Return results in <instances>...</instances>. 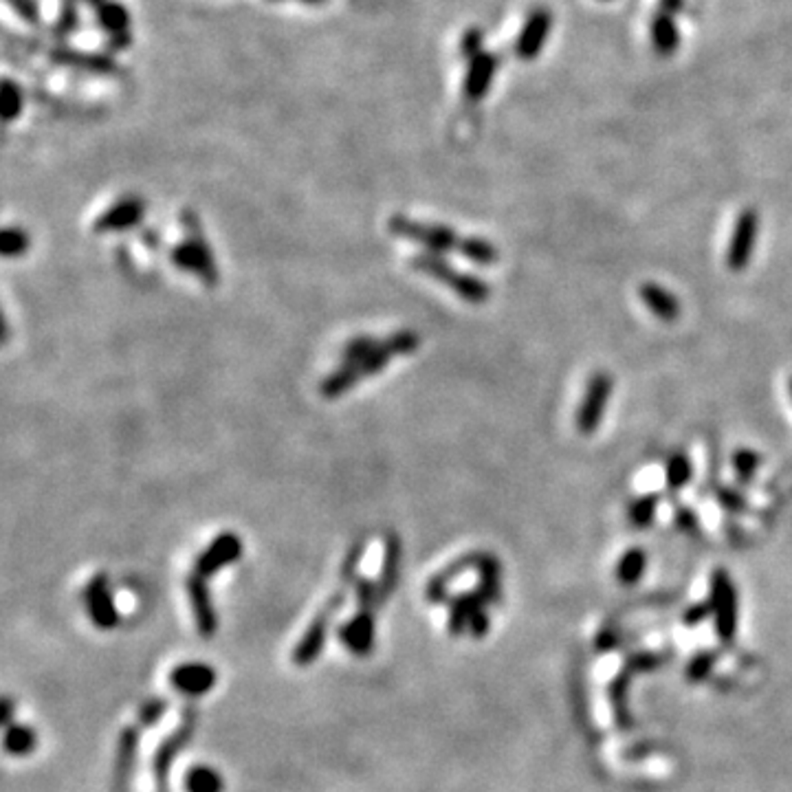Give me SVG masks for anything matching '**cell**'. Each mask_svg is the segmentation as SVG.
<instances>
[{
  "label": "cell",
  "mask_w": 792,
  "mask_h": 792,
  "mask_svg": "<svg viewBox=\"0 0 792 792\" xmlns=\"http://www.w3.org/2000/svg\"><path fill=\"white\" fill-rule=\"evenodd\" d=\"M660 498L658 495H643V498L634 500L630 504V510H627V518L634 527L639 528H648L656 518V509H658Z\"/></svg>",
  "instance_id": "obj_33"
},
{
  "label": "cell",
  "mask_w": 792,
  "mask_h": 792,
  "mask_svg": "<svg viewBox=\"0 0 792 792\" xmlns=\"http://www.w3.org/2000/svg\"><path fill=\"white\" fill-rule=\"evenodd\" d=\"M718 502L724 506L726 510H731V513H744L748 506L747 500H744V495L738 494V491H733V489H720Z\"/></svg>",
  "instance_id": "obj_43"
},
{
  "label": "cell",
  "mask_w": 792,
  "mask_h": 792,
  "mask_svg": "<svg viewBox=\"0 0 792 792\" xmlns=\"http://www.w3.org/2000/svg\"><path fill=\"white\" fill-rule=\"evenodd\" d=\"M145 216V200L139 196H126V199L117 200L112 208L106 209L100 218L95 220L93 229L95 233H112V232H126L130 227H137Z\"/></svg>",
  "instance_id": "obj_15"
},
{
  "label": "cell",
  "mask_w": 792,
  "mask_h": 792,
  "mask_svg": "<svg viewBox=\"0 0 792 792\" xmlns=\"http://www.w3.org/2000/svg\"><path fill=\"white\" fill-rule=\"evenodd\" d=\"M788 392H790V396H792V379L788 381Z\"/></svg>",
  "instance_id": "obj_49"
},
{
  "label": "cell",
  "mask_w": 792,
  "mask_h": 792,
  "mask_svg": "<svg viewBox=\"0 0 792 792\" xmlns=\"http://www.w3.org/2000/svg\"><path fill=\"white\" fill-rule=\"evenodd\" d=\"M691 473H693V467H691V461H689V456H684V453H674V456L667 461V469H665V480H667L669 489L681 491L682 486L689 485V480H691Z\"/></svg>",
  "instance_id": "obj_31"
},
{
  "label": "cell",
  "mask_w": 792,
  "mask_h": 792,
  "mask_svg": "<svg viewBox=\"0 0 792 792\" xmlns=\"http://www.w3.org/2000/svg\"><path fill=\"white\" fill-rule=\"evenodd\" d=\"M462 256H465L467 260L476 262V265L486 266V265H495V262H498V257H500V253H498V247H495L494 242L485 241V238L467 236V242H465V249H462Z\"/></svg>",
  "instance_id": "obj_32"
},
{
  "label": "cell",
  "mask_w": 792,
  "mask_h": 792,
  "mask_svg": "<svg viewBox=\"0 0 792 792\" xmlns=\"http://www.w3.org/2000/svg\"><path fill=\"white\" fill-rule=\"evenodd\" d=\"M187 597H190L192 612H194L196 627H199V634L203 639H214L218 630V616L216 608L212 603V592H209V585L205 581V576L192 573L185 581Z\"/></svg>",
  "instance_id": "obj_12"
},
{
  "label": "cell",
  "mask_w": 792,
  "mask_h": 792,
  "mask_svg": "<svg viewBox=\"0 0 792 792\" xmlns=\"http://www.w3.org/2000/svg\"><path fill=\"white\" fill-rule=\"evenodd\" d=\"M486 608L489 606L485 603V599H480V601L476 603V608H473L471 618H469V634H471L473 639H482V636L489 632L491 621L489 616H486Z\"/></svg>",
  "instance_id": "obj_41"
},
{
  "label": "cell",
  "mask_w": 792,
  "mask_h": 792,
  "mask_svg": "<svg viewBox=\"0 0 792 792\" xmlns=\"http://www.w3.org/2000/svg\"><path fill=\"white\" fill-rule=\"evenodd\" d=\"M185 790L187 792H223L225 781L216 768L199 763V766H194L187 771Z\"/></svg>",
  "instance_id": "obj_29"
},
{
  "label": "cell",
  "mask_w": 792,
  "mask_h": 792,
  "mask_svg": "<svg viewBox=\"0 0 792 792\" xmlns=\"http://www.w3.org/2000/svg\"><path fill=\"white\" fill-rule=\"evenodd\" d=\"M344 601L346 594L335 592L331 599H328L326 606L315 614V618H313L311 625L306 627V632H304V636L298 641V645L293 648V654H290V658H293V663L298 665V667H308V665H313L317 658H320L322 651H324L332 616L339 612Z\"/></svg>",
  "instance_id": "obj_5"
},
{
  "label": "cell",
  "mask_w": 792,
  "mask_h": 792,
  "mask_svg": "<svg viewBox=\"0 0 792 792\" xmlns=\"http://www.w3.org/2000/svg\"><path fill=\"white\" fill-rule=\"evenodd\" d=\"M759 236V214L755 209H744L735 220L733 236H731L729 251H726V265L731 271L739 274L751 262L755 241Z\"/></svg>",
  "instance_id": "obj_9"
},
{
  "label": "cell",
  "mask_w": 792,
  "mask_h": 792,
  "mask_svg": "<svg viewBox=\"0 0 792 792\" xmlns=\"http://www.w3.org/2000/svg\"><path fill=\"white\" fill-rule=\"evenodd\" d=\"M167 706H170V702L166 698H150V700H145L137 711L139 729H152V726H157L163 720V715L167 714Z\"/></svg>",
  "instance_id": "obj_34"
},
{
  "label": "cell",
  "mask_w": 792,
  "mask_h": 792,
  "mask_svg": "<svg viewBox=\"0 0 792 792\" xmlns=\"http://www.w3.org/2000/svg\"><path fill=\"white\" fill-rule=\"evenodd\" d=\"M552 27V16L546 9H537L524 22L522 31L518 36V45L515 51L522 60H535L542 53L543 45H546L548 34H551Z\"/></svg>",
  "instance_id": "obj_17"
},
{
  "label": "cell",
  "mask_w": 792,
  "mask_h": 792,
  "mask_svg": "<svg viewBox=\"0 0 792 792\" xmlns=\"http://www.w3.org/2000/svg\"><path fill=\"white\" fill-rule=\"evenodd\" d=\"M678 519V527L687 533H696L698 531V518L693 515L691 509H681L676 515Z\"/></svg>",
  "instance_id": "obj_46"
},
{
  "label": "cell",
  "mask_w": 792,
  "mask_h": 792,
  "mask_svg": "<svg viewBox=\"0 0 792 792\" xmlns=\"http://www.w3.org/2000/svg\"><path fill=\"white\" fill-rule=\"evenodd\" d=\"M372 610H357L350 621L339 625L337 636L341 643L355 656H370L374 649V632H377V618Z\"/></svg>",
  "instance_id": "obj_13"
},
{
  "label": "cell",
  "mask_w": 792,
  "mask_h": 792,
  "mask_svg": "<svg viewBox=\"0 0 792 792\" xmlns=\"http://www.w3.org/2000/svg\"><path fill=\"white\" fill-rule=\"evenodd\" d=\"M25 109V93L20 84L13 82L12 78L3 79V91H0V115L4 124H12L13 119L22 115Z\"/></svg>",
  "instance_id": "obj_30"
},
{
  "label": "cell",
  "mask_w": 792,
  "mask_h": 792,
  "mask_svg": "<svg viewBox=\"0 0 792 792\" xmlns=\"http://www.w3.org/2000/svg\"><path fill=\"white\" fill-rule=\"evenodd\" d=\"M196 720H199V714L194 709H187L183 714L181 724L159 744V748L154 751L152 757V775H154V784H157L159 792H167V781H170V771H172V763L175 759L181 755L183 751L187 748V744L192 742L196 733Z\"/></svg>",
  "instance_id": "obj_6"
},
{
  "label": "cell",
  "mask_w": 792,
  "mask_h": 792,
  "mask_svg": "<svg viewBox=\"0 0 792 792\" xmlns=\"http://www.w3.org/2000/svg\"><path fill=\"white\" fill-rule=\"evenodd\" d=\"M95 16L109 37L130 34V12L121 3L104 0V3H100L95 7Z\"/></svg>",
  "instance_id": "obj_24"
},
{
  "label": "cell",
  "mask_w": 792,
  "mask_h": 792,
  "mask_svg": "<svg viewBox=\"0 0 792 792\" xmlns=\"http://www.w3.org/2000/svg\"><path fill=\"white\" fill-rule=\"evenodd\" d=\"M419 346H420V337L419 332L414 331H398L395 335L388 337V339H379L377 348H374L368 357L357 361V363H341L331 377H326L320 388L322 396L331 398V401L332 398L344 396L346 392L353 390L359 381L381 372V370L395 357L412 355Z\"/></svg>",
  "instance_id": "obj_1"
},
{
  "label": "cell",
  "mask_w": 792,
  "mask_h": 792,
  "mask_svg": "<svg viewBox=\"0 0 792 792\" xmlns=\"http://www.w3.org/2000/svg\"><path fill=\"white\" fill-rule=\"evenodd\" d=\"M355 597H357L359 610L377 612L379 608H381L377 581L368 579V576H357V579H355Z\"/></svg>",
  "instance_id": "obj_35"
},
{
  "label": "cell",
  "mask_w": 792,
  "mask_h": 792,
  "mask_svg": "<svg viewBox=\"0 0 792 792\" xmlns=\"http://www.w3.org/2000/svg\"><path fill=\"white\" fill-rule=\"evenodd\" d=\"M639 295L641 302L645 304V308H648L649 313H654V315L658 317L660 322H665V324H672V322H676L678 317H681L682 306L681 302H678V298L672 293V290L660 287V284L645 282L643 287L639 289Z\"/></svg>",
  "instance_id": "obj_21"
},
{
  "label": "cell",
  "mask_w": 792,
  "mask_h": 792,
  "mask_svg": "<svg viewBox=\"0 0 792 792\" xmlns=\"http://www.w3.org/2000/svg\"><path fill=\"white\" fill-rule=\"evenodd\" d=\"M715 660H718V654H715V651H700V654L693 656L691 663H689L687 667L689 681L693 682L705 681V678L711 674V669H714Z\"/></svg>",
  "instance_id": "obj_38"
},
{
  "label": "cell",
  "mask_w": 792,
  "mask_h": 792,
  "mask_svg": "<svg viewBox=\"0 0 792 792\" xmlns=\"http://www.w3.org/2000/svg\"><path fill=\"white\" fill-rule=\"evenodd\" d=\"M363 551H365L363 540H357L353 543V546H350L348 555H346L344 564H341V581H344V584H350V581H355L359 576L357 568H359L361 557H363Z\"/></svg>",
  "instance_id": "obj_40"
},
{
  "label": "cell",
  "mask_w": 792,
  "mask_h": 792,
  "mask_svg": "<svg viewBox=\"0 0 792 792\" xmlns=\"http://www.w3.org/2000/svg\"><path fill=\"white\" fill-rule=\"evenodd\" d=\"M478 559H480V552H469V555H462L461 559L452 561L445 570H440L438 575H434L429 579L428 588H425V594H428L429 603H445L449 601V585L456 576H461L462 573H467L469 568H476Z\"/></svg>",
  "instance_id": "obj_22"
},
{
  "label": "cell",
  "mask_w": 792,
  "mask_h": 792,
  "mask_svg": "<svg viewBox=\"0 0 792 792\" xmlns=\"http://www.w3.org/2000/svg\"><path fill=\"white\" fill-rule=\"evenodd\" d=\"M612 388L614 381L608 372H597L592 379H590L575 419L579 434L590 436L597 432L599 425H601L603 420V414H606L608 410V401H610Z\"/></svg>",
  "instance_id": "obj_8"
},
{
  "label": "cell",
  "mask_w": 792,
  "mask_h": 792,
  "mask_svg": "<svg viewBox=\"0 0 792 792\" xmlns=\"http://www.w3.org/2000/svg\"><path fill=\"white\" fill-rule=\"evenodd\" d=\"M298 3H302V4H324L326 0H298Z\"/></svg>",
  "instance_id": "obj_48"
},
{
  "label": "cell",
  "mask_w": 792,
  "mask_h": 792,
  "mask_svg": "<svg viewBox=\"0 0 792 792\" xmlns=\"http://www.w3.org/2000/svg\"><path fill=\"white\" fill-rule=\"evenodd\" d=\"M401 559H403V546L401 540L395 531L386 533V548H383V564L381 573H379L377 588H379V601L383 603L392 597V592L398 585V576H401Z\"/></svg>",
  "instance_id": "obj_20"
},
{
  "label": "cell",
  "mask_w": 792,
  "mask_h": 792,
  "mask_svg": "<svg viewBox=\"0 0 792 792\" xmlns=\"http://www.w3.org/2000/svg\"><path fill=\"white\" fill-rule=\"evenodd\" d=\"M269 3H282V0H269Z\"/></svg>",
  "instance_id": "obj_50"
},
{
  "label": "cell",
  "mask_w": 792,
  "mask_h": 792,
  "mask_svg": "<svg viewBox=\"0 0 792 792\" xmlns=\"http://www.w3.org/2000/svg\"><path fill=\"white\" fill-rule=\"evenodd\" d=\"M29 249V236L20 227H7L3 232V256L18 257Z\"/></svg>",
  "instance_id": "obj_37"
},
{
  "label": "cell",
  "mask_w": 792,
  "mask_h": 792,
  "mask_svg": "<svg viewBox=\"0 0 792 792\" xmlns=\"http://www.w3.org/2000/svg\"><path fill=\"white\" fill-rule=\"evenodd\" d=\"M78 27V3L75 0H64L62 12H60L58 22L53 27V34L58 37H67Z\"/></svg>",
  "instance_id": "obj_39"
},
{
  "label": "cell",
  "mask_w": 792,
  "mask_h": 792,
  "mask_svg": "<svg viewBox=\"0 0 792 792\" xmlns=\"http://www.w3.org/2000/svg\"><path fill=\"white\" fill-rule=\"evenodd\" d=\"M388 232L392 236L419 242L428 251L440 253V256L449 251L462 253L467 242V236H461L452 227H447V225L420 223V220L401 216V214H395V216L388 220Z\"/></svg>",
  "instance_id": "obj_4"
},
{
  "label": "cell",
  "mask_w": 792,
  "mask_h": 792,
  "mask_svg": "<svg viewBox=\"0 0 792 792\" xmlns=\"http://www.w3.org/2000/svg\"><path fill=\"white\" fill-rule=\"evenodd\" d=\"M759 465H762V456L751 449H739V452L733 453V467L735 473L742 482H751L753 476L757 473Z\"/></svg>",
  "instance_id": "obj_36"
},
{
  "label": "cell",
  "mask_w": 792,
  "mask_h": 792,
  "mask_svg": "<svg viewBox=\"0 0 792 792\" xmlns=\"http://www.w3.org/2000/svg\"><path fill=\"white\" fill-rule=\"evenodd\" d=\"M711 608H714V621L718 639L724 645H731L738 632V592L726 570H715L711 576Z\"/></svg>",
  "instance_id": "obj_7"
},
{
  "label": "cell",
  "mask_w": 792,
  "mask_h": 792,
  "mask_svg": "<svg viewBox=\"0 0 792 792\" xmlns=\"http://www.w3.org/2000/svg\"><path fill=\"white\" fill-rule=\"evenodd\" d=\"M651 42H654L656 49L665 55L676 51V46L681 45V31H678L672 13H660V16L656 18L654 25H651Z\"/></svg>",
  "instance_id": "obj_27"
},
{
  "label": "cell",
  "mask_w": 792,
  "mask_h": 792,
  "mask_svg": "<svg viewBox=\"0 0 792 792\" xmlns=\"http://www.w3.org/2000/svg\"><path fill=\"white\" fill-rule=\"evenodd\" d=\"M706 616H714V608H711V601H700L684 612L682 621L687 623V625H698V623L705 621Z\"/></svg>",
  "instance_id": "obj_45"
},
{
  "label": "cell",
  "mask_w": 792,
  "mask_h": 792,
  "mask_svg": "<svg viewBox=\"0 0 792 792\" xmlns=\"http://www.w3.org/2000/svg\"><path fill=\"white\" fill-rule=\"evenodd\" d=\"M218 681V674L208 663H181L170 672V684L176 691L185 693L190 698L205 696L212 691Z\"/></svg>",
  "instance_id": "obj_14"
},
{
  "label": "cell",
  "mask_w": 792,
  "mask_h": 792,
  "mask_svg": "<svg viewBox=\"0 0 792 792\" xmlns=\"http://www.w3.org/2000/svg\"><path fill=\"white\" fill-rule=\"evenodd\" d=\"M412 269L420 271V274L429 275V278L438 280L440 284H445L447 289H452L453 293L461 295L462 299L469 304H485L491 298V289L485 280L476 278V275L465 274V271H458L445 260L440 253H419L410 260Z\"/></svg>",
  "instance_id": "obj_3"
},
{
  "label": "cell",
  "mask_w": 792,
  "mask_h": 792,
  "mask_svg": "<svg viewBox=\"0 0 792 792\" xmlns=\"http://www.w3.org/2000/svg\"><path fill=\"white\" fill-rule=\"evenodd\" d=\"M478 576H480V584H478V592L485 599L486 606H498L500 597H502V568H500V561L495 559L489 552H480V559H478Z\"/></svg>",
  "instance_id": "obj_23"
},
{
  "label": "cell",
  "mask_w": 792,
  "mask_h": 792,
  "mask_svg": "<svg viewBox=\"0 0 792 792\" xmlns=\"http://www.w3.org/2000/svg\"><path fill=\"white\" fill-rule=\"evenodd\" d=\"M84 606H86L93 625L100 630H112L119 625V612H117L106 575H95L88 581L84 588Z\"/></svg>",
  "instance_id": "obj_10"
},
{
  "label": "cell",
  "mask_w": 792,
  "mask_h": 792,
  "mask_svg": "<svg viewBox=\"0 0 792 792\" xmlns=\"http://www.w3.org/2000/svg\"><path fill=\"white\" fill-rule=\"evenodd\" d=\"M242 555V540L236 533H220V535L196 557L194 573L200 576H212L225 566H232L233 561L241 559Z\"/></svg>",
  "instance_id": "obj_11"
},
{
  "label": "cell",
  "mask_w": 792,
  "mask_h": 792,
  "mask_svg": "<svg viewBox=\"0 0 792 792\" xmlns=\"http://www.w3.org/2000/svg\"><path fill=\"white\" fill-rule=\"evenodd\" d=\"M495 69H498V60L486 51L469 60L465 82H462V93H465L469 102H480L489 93L491 82L495 78Z\"/></svg>",
  "instance_id": "obj_19"
},
{
  "label": "cell",
  "mask_w": 792,
  "mask_h": 792,
  "mask_svg": "<svg viewBox=\"0 0 792 792\" xmlns=\"http://www.w3.org/2000/svg\"><path fill=\"white\" fill-rule=\"evenodd\" d=\"M13 711H16V705L9 696L3 698V705H0V722L4 726H12L13 724Z\"/></svg>",
  "instance_id": "obj_47"
},
{
  "label": "cell",
  "mask_w": 792,
  "mask_h": 792,
  "mask_svg": "<svg viewBox=\"0 0 792 792\" xmlns=\"http://www.w3.org/2000/svg\"><path fill=\"white\" fill-rule=\"evenodd\" d=\"M480 599L482 597L478 590H469V592L449 597V632H452V636H462L469 630V618H471L473 608Z\"/></svg>",
  "instance_id": "obj_25"
},
{
  "label": "cell",
  "mask_w": 792,
  "mask_h": 792,
  "mask_svg": "<svg viewBox=\"0 0 792 792\" xmlns=\"http://www.w3.org/2000/svg\"><path fill=\"white\" fill-rule=\"evenodd\" d=\"M49 58L53 60L55 64H62V67L79 69V71H88L97 75H115L119 71V67H117V62L110 58V55L86 53V51L67 49V46L51 49Z\"/></svg>",
  "instance_id": "obj_18"
},
{
  "label": "cell",
  "mask_w": 792,
  "mask_h": 792,
  "mask_svg": "<svg viewBox=\"0 0 792 792\" xmlns=\"http://www.w3.org/2000/svg\"><path fill=\"white\" fill-rule=\"evenodd\" d=\"M37 747V733L27 724H12L4 731V751L9 755L25 757Z\"/></svg>",
  "instance_id": "obj_26"
},
{
  "label": "cell",
  "mask_w": 792,
  "mask_h": 792,
  "mask_svg": "<svg viewBox=\"0 0 792 792\" xmlns=\"http://www.w3.org/2000/svg\"><path fill=\"white\" fill-rule=\"evenodd\" d=\"M461 51L465 58H476L478 53H482V31L480 29H469L461 40Z\"/></svg>",
  "instance_id": "obj_44"
},
{
  "label": "cell",
  "mask_w": 792,
  "mask_h": 792,
  "mask_svg": "<svg viewBox=\"0 0 792 792\" xmlns=\"http://www.w3.org/2000/svg\"><path fill=\"white\" fill-rule=\"evenodd\" d=\"M9 7L31 27H40V7L37 0H7Z\"/></svg>",
  "instance_id": "obj_42"
},
{
  "label": "cell",
  "mask_w": 792,
  "mask_h": 792,
  "mask_svg": "<svg viewBox=\"0 0 792 792\" xmlns=\"http://www.w3.org/2000/svg\"><path fill=\"white\" fill-rule=\"evenodd\" d=\"M139 753V726H124L119 731L117 739V755H115V790L128 792L130 781L135 775V763H137Z\"/></svg>",
  "instance_id": "obj_16"
},
{
  "label": "cell",
  "mask_w": 792,
  "mask_h": 792,
  "mask_svg": "<svg viewBox=\"0 0 792 792\" xmlns=\"http://www.w3.org/2000/svg\"><path fill=\"white\" fill-rule=\"evenodd\" d=\"M645 568H648V552H645L643 548H630V551L618 559L616 579L630 588V585L639 584Z\"/></svg>",
  "instance_id": "obj_28"
},
{
  "label": "cell",
  "mask_w": 792,
  "mask_h": 792,
  "mask_svg": "<svg viewBox=\"0 0 792 792\" xmlns=\"http://www.w3.org/2000/svg\"><path fill=\"white\" fill-rule=\"evenodd\" d=\"M181 223L185 227V241L181 245L172 247L170 260L172 265L179 266L183 271H190V274L199 275L203 280L205 287H216L218 284V269L216 260H214V253L209 249L208 241L203 236V227H200V220L196 216V212L192 209H183Z\"/></svg>",
  "instance_id": "obj_2"
}]
</instances>
